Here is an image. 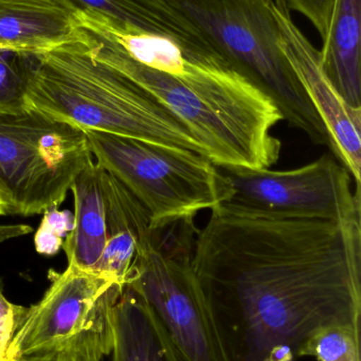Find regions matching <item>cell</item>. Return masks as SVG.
<instances>
[{
    "label": "cell",
    "mask_w": 361,
    "mask_h": 361,
    "mask_svg": "<svg viewBox=\"0 0 361 361\" xmlns=\"http://www.w3.org/2000/svg\"><path fill=\"white\" fill-rule=\"evenodd\" d=\"M6 214V210H4V204L2 201L1 197H0V216H4Z\"/></svg>",
    "instance_id": "cell-24"
},
{
    "label": "cell",
    "mask_w": 361,
    "mask_h": 361,
    "mask_svg": "<svg viewBox=\"0 0 361 361\" xmlns=\"http://www.w3.org/2000/svg\"><path fill=\"white\" fill-rule=\"evenodd\" d=\"M314 143L329 135L282 47L275 0H163Z\"/></svg>",
    "instance_id": "cell-4"
},
{
    "label": "cell",
    "mask_w": 361,
    "mask_h": 361,
    "mask_svg": "<svg viewBox=\"0 0 361 361\" xmlns=\"http://www.w3.org/2000/svg\"><path fill=\"white\" fill-rule=\"evenodd\" d=\"M93 160L84 130L23 108L0 112V197L6 214L57 207Z\"/></svg>",
    "instance_id": "cell-7"
},
{
    "label": "cell",
    "mask_w": 361,
    "mask_h": 361,
    "mask_svg": "<svg viewBox=\"0 0 361 361\" xmlns=\"http://www.w3.org/2000/svg\"><path fill=\"white\" fill-rule=\"evenodd\" d=\"M318 361H361L360 326L336 324L314 333L299 350L298 357Z\"/></svg>",
    "instance_id": "cell-17"
},
{
    "label": "cell",
    "mask_w": 361,
    "mask_h": 361,
    "mask_svg": "<svg viewBox=\"0 0 361 361\" xmlns=\"http://www.w3.org/2000/svg\"><path fill=\"white\" fill-rule=\"evenodd\" d=\"M25 307L8 301L2 292L0 282V361H6L8 345L25 313Z\"/></svg>",
    "instance_id": "cell-21"
},
{
    "label": "cell",
    "mask_w": 361,
    "mask_h": 361,
    "mask_svg": "<svg viewBox=\"0 0 361 361\" xmlns=\"http://www.w3.org/2000/svg\"><path fill=\"white\" fill-rule=\"evenodd\" d=\"M76 36V17L55 2L0 6V49L42 54Z\"/></svg>",
    "instance_id": "cell-13"
},
{
    "label": "cell",
    "mask_w": 361,
    "mask_h": 361,
    "mask_svg": "<svg viewBox=\"0 0 361 361\" xmlns=\"http://www.w3.org/2000/svg\"><path fill=\"white\" fill-rule=\"evenodd\" d=\"M101 167L91 161L76 178L73 193V226L61 247L68 264L97 273L106 244V216Z\"/></svg>",
    "instance_id": "cell-15"
},
{
    "label": "cell",
    "mask_w": 361,
    "mask_h": 361,
    "mask_svg": "<svg viewBox=\"0 0 361 361\" xmlns=\"http://www.w3.org/2000/svg\"><path fill=\"white\" fill-rule=\"evenodd\" d=\"M112 361H172L146 305L129 286L114 311Z\"/></svg>",
    "instance_id": "cell-16"
},
{
    "label": "cell",
    "mask_w": 361,
    "mask_h": 361,
    "mask_svg": "<svg viewBox=\"0 0 361 361\" xmlns=\"http://www.w3.org/2000/svg\"><path fill=\"white\" fill-rule=\"evenodd\" d=\"M52 1L73 16L87 17L116 33L159 36L172 40L188 53L216 54L201 34L163 0Z\"/></svg>",
    "instance_id": "cell-11"
},
{
    "label": "cell",
    "mask_w": 361,
    "mask_h": 361,
    "mask_svg": "<svg viewBox=\"0 0 361 361\" xmlns=\"http://www.w3.org/2000/svg\"><path fill=\"white\" fill-rule=\"evenodd\" d=\"M49 278L42 298L25 307L6 361L29 356L101 361L110 355L114 311L124 284L69 264L63 273L51 271Z\"/></svg>",
    "instance_id": "cell-6"
},
{
    "label": "cell",
    "mask_w": 361,
    "mask_h": 361,
    "mask_svg": "<svg viewBox=\"0 0 361 361\" xmlns=\"http://www.w3.org/2000/svg\"><path fill=\"white\" fill-rule=\"evenodd\" d=\"M290 10L304 15L324 39L330 27L335 0H286Z\"/></svg>",
    "instance_id": "cell-20"
},
{
    "label": "cell",
    "mask_w": 361,
    "mask_h": 361,
    "mask_svg": "<svg viewBox=\"0 0 361 361\" xmlns=\"http://www.w3.org/2000/svg\"><path fill=\"white\" fill-rule=\"evenodd\" d=\"M282 47L329 135V146L356 188L361 180V108L347 103L326 78L318 51L292 20L286 0H275Z\"/></svg>",
    "instance_id": "cell-10"
},
{
    "label": "cell",
    "mask_w": 361,
    "mask_h": 361,
    "mask_svg": "<svg viewBox=\"0 0 361 361\" xmlns=\"http://www.w3.org/2000/svg\"><path fill=\"white\" fill-rule=\"evenodd\" d=\"M44 214L34 243L38 252L50 256L59 252L63 244V235L71 231L73 216L67 212H59L57 207L49 208Z\"/></svg>",
    "instance_id": "cell-19"
},
{
    "label": "cell",
    "mask_w": 361,
    "mask_h": 361,
    "mask_svg": "<svg viewBox=\"0 0 361 361\" xmlns=\"http://www.w3.org/2000/svg\"><path fill=\"white\" fill-rule=\"evenodd\" d=\"M20 2H54L52 0H0V6L6 4H20Z\"/></svg>",
    "instance_id": "cell-23"
},
{
    "label": "cell",
    "mask_w": 361,
    "mask_h": 361,
    "mask_svg": "<svg viewBox=\"0 0 361 361\" xmlns=\"http://www.w3.org/2000/svg\"><path fill=\"white\" fill-rule=\"evenodd\" d=\"M14 361H76L65 356H29Z\"/></svg>",
    "instance_id": "cell-22"
},
{
    "label": "cell",
    "mask_w": 361,
    "mask_h": 361,
    "mask_svg": "<svg viewBox=\"0 0 361 361\" xmlns=\"http://www.w3.org/2000/svg\"><path fill=\"white\" fill-rule=\"evenodd\" d=\"M93 160L146 208L152 229L226 203L232 188L208 157L182 148L84 130Z\"/></svg>",
    "instance_id": "cell-5"
},
{
    "label": "cell",
    "mask_w": 361,
    "mask_h": 361,
    "mask_svg": "<svg viewBox=\"0 0 361 361\" xmlns=\"http://www.w3.org/2000/svg\"><path fill=\"white\" fill-rule=\"evenodd\" d=\"M194 246L152 231L126 286L143 301L172 361H223L193 269Z\"/></svg>",
    "instance_id": "cell-8"
},
{
    "label": "cell",
    "mask_w": 361,
    "mask_h": 361,
    "mask_svg": "<svg viewBox=\"0 0 361 361\" xmlns=\"http://www.w3.org/2000/svg\"><path fill=\"white\" fill-rule=\"evenodd\" d=\"M101 169L106 244L97 273L126 286L140 243L152 233L150 218L141 203L116 178Z\"/></svg>",
    "instance_id": "cell-12"
},
{
    "label": "cell",
    "mask_w": 361,
    "mask_h": 361,
    "mask_svg": "<svg viewBox=\"0 0 361 361\" xmlns=\"http://www.w3.org/2000/svg\"><path fill=\"white\" fill-rule=\"evenodd\" d=\"M28 109L83 130H97L182 148L207 157L188 128L152 93L97 59L78 36L34 54L25 94Z\"/></svg>",
    "instance_id": "cell-3"
},
{
    "label": "cell",
    "mask_w": 361,
    "mask_h": 361,
    "mask_svg": "<svg viewBox=\"0 0 361 361\" xmlns=\"http://www.w3.org/2000/svg\"><path fill=\"white\" fill-rule=\"evenodd\" d=\"M33 63L34 54L0 49V112L25 108V90Z\"/></svg>",
    "instance_id": "cell-18"
},
{
    "label": "cell",
    "mask_w": 361,
    "mask_h": 361,
    "mask_svg": "<svg viewBox=\"0 0 361 361\" xmlns=\"http://www.w3.org/2000/svg\"><path fill=\"white\" fill-rule=\"evenodd\" d=\"M193 269L223 361H295L324 326L361 322V208L343 218L223 203Z\"/></svg>",
    "instance_id": "cell-1"
},
{
    "label": "cell",
    "mask_w": 361,
    "mask_h": 361,
    "mask_svg": "<svg viewBox=\"0 0 361 361\" xmlns=\"http://www.w3.org/2000/svg\"><path fill=\"white\" fill-rule=\"evenodd\" d=\"M361 0H335L320 65L349 105L361 108Z\"/></svg>",
    "instance_id": "cell-14"
},
{
    "label": "cell",
    "mask_w": 361,
    "mask_h": 361,
    "mask_svg": "<svg viewBox=\"0 0 361 361\" xmlns=\"http://www.w3.org/2000/svg\"><path fill=\"white\" fill-rule=\"evenodd\" d=\"M220 169L232 188L226 203L237 207L334 219L361 208L360 189L353 190L349 171L328 154L292 171Z\"/></svg>",
    "instance_id": "cell-9"
},
{
    "label": "cell",
    "mask_w": 361,
    "mask_h": 361,
    "mask_svg": "<svg viewBox=\"0 0 361 361\" xmlns=\"http://www.w3.org/2000/svg\"><path fill=\"white\" fill-rule=\"evenodd\" d=\"M114 34L104 55L161 102L218 167L271 169L282 143L271 133L284 120L278 106L220 55L188 53L167 38Z\"/></svg>",
    "instance_id": "cell-2"
}]
</instances>
